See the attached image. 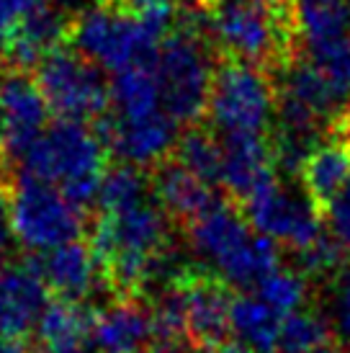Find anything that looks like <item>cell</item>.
<instances>
[{
	"label": "cell",
	"instance_id": "obj_1",
	"mask_svg": "<svg viewBox=\"0 0 350 353\" xmlns=\"http://www.w3.org/2000/svg\"><path fill=\"white\" fill-rule=\"evenodd\" d=\"M175 29V10L132 13L119 6H96L70 26V44L111 75L129 68H155L167 34Z\"/></svg>",
	"mask_w": 350,
	"mask_h": 353
},
{
	"label": "cell",
	"instance_id": "obj_2",
	"mask_svg": "<svg viewBox=\"0 0 350 353\" xmlns=\"http://www.w3.org/2000/svg\"><path fill=\"white\" fill-rule=\"evenodd\" d=\"M206 34L227 59L247 62L273 72L283 70L294 57L291 6L271 0H201Z\"/></svg>",
	"mask_w": 350,
	"mask_h": 353
},
{
	"label": "cell",
	"instance_id": "obj_3",
	"mask_svg": "<svg viewBox=\"0 0 350 353\" xmlns=\"http://www.w3.org/2000/svg\"><path fill=\"white\" fill-rule=\"evenodd\" d=\"M188 245L222 281L255 289L281 265L278 243L260 235L232 201L219 199L209 212L185 225Z\"/></svg>",
	"mask_w": 350,
	"mask_h": 353
},
{
	"label": "cell",
	"instance_id": "obj_4",
	"mask_svg": "<svg viewBox=\"0 0 350 353\" xmlns=\"http://www.w3.org/2000/svg\"><path fill=\"white\" fill-rule=\"evenodd\" d=\"M106 163L108 148L93 124L57 119L31 145L16 173L57 186L78 209L88 212L98 201Z\"/></svg>",
	"mask_w": 350,
	"mask_h": 353
},
{
	"label": "cell",
	"instance_id": "obj_5",
	"mask_svg": "<svg viewBox=\"0 0 350 353\" xmlns=\"http://www.w3.org/2000/svg\"><path fill=\"white\" fill-rule=\"evenodd\" d=\"M214 70V44L206 34L204 8H183L155 62L163 108L183 129L198 124L206 114Z\"/></svg>",
	"mask_w": 350,
	"mask_h": 353
},
{
	"label": "cell",
	"instance_id": "obj_6",
	"mask_svg": "<svg viewBox=\"0 0 350 353\" xmlns=\"http://www.w3.org/2000/svg\"><path fill=\"white\" fill-rule=\"evenodd\" d=\"M276 83L265 70L222 59L206 106V124L216 137H268L276 121Z\"/></svg>",
	"mask_w": 350,
	"mask_h": 353
},
{
	"label": "cell",
	"instance_id": "obj_7",
	"mask_svg": "<svg viewBox=\"0 0 350 353\" xmlns=\"http://www.w3.org/2000/svg\"><path fill=\"white\" fill-rule=\"evenodd\" d=\"M10 225L19 245L39 255L80 240L85 230V212L57 186L16 173L10 188Z\"/></svg>",
	"mask_w": 350,
	"mask_h": 353
},
{
	"label": "cell",
	"instance_id": "obj_8",
	"mask_svg": "<svg viewBox=\"0 0 350 353\" xmlns=\"http://www.w3.org/2000/svg\"><path fill=\"white\" fill-rule=\"evenodd\" d=\"M34 78L57 119L96 124L111 108V83L103 70L72 47H57L41 59Z\"/></svg>",
	"mask_w": 350,
	"mask_h": 353
},
{
	"label": "cell",
	"instance_id": "obj_9",
	"mask_svg": "<svg viewBox=\"0 0 350 353\" xmlns=\"http://www.w3.org/2000/svg\"><path fill=\"white\" fill-rule=\"evenodd\" d=\"M240 209L260 235L286 245L291 253L311 245L325 232L322 212L304 194V188L291 186L278 176L258 188Z\"/></svg>",
	"mask_w": 350,
	"mask_h": 353
},
{
	"label": "cell",
	"instance_id": "obj_10",
	"mask_svg": "<svg viewBox=\"0 0 350 353\" xmlns=\"http://www.w3.org/2000/svg\"><path fill=\"white\" fill-rule=\"evenodd\" d=\"M49 103L31 72L6 70L0 78V157L16 168L49 127Z\"/></svg>",
	"mask_w": 350,
	"mask_h": 353
},
{
	"label": "cell",
	"instance_id": "obj_11",
	"mask_svg": "<svg viewBox=\"0 0 350 353\" xmlns=\"http://www.w3.org/2000/svg\"><path fill=\"white\" fill-rule=\"evenodd\" d=\"M93 127L111 155L142 170H152L173 155L175 142L183 132L167 111H157L145 119H116L106 114Z\"/></svg>",
	"mask_w": 350,
	"mask_h": 353
},
{
	"label": "cell",
	"instance_id": "obj_12",
	"mask_svg": "<svg viewBox=\"0 0 350 353\" xmlns=\"http://www.w3.org/2000/svg\"><path fill=\"white\" fill-rule=\"evenodd\" d=\"M178 281L185 294L191 345H216L232 341L229 310H232L234 296L229 292V284L222 281L214 271L198 268V265L185 268Z\"/></svg>",
	"mask_w": 350,
	"mask_h": 353
},
{
	"label": "cell",
	"instance_id": "obj_13",
	"mask_svg": "<svg viewBox=\"0 0 350 353\" xmlns=\"http://www.w3.org/2000/svg\"><path fill=\"white\" fill-rule=\"evenodd\" d=\"M26 263L41 276V281L49 292L57 294V299L83 304L98 286H106L93 248L83 240L65 243L49 253L29 255Z\"/></svg>",
	"mask_w": 350,
	"mask_h": 353
},
{
	"label": "cell",
	"instance_id": "obj_14",
	"mask_svg": "<svg viewBox=\"0 0 350 353\" xmlns=\"http://www.w3.org/2000/svg\"><path fill=\"white\" fill-rule=\"evenodd\" d=\"M49 304V289L26 261L0 271V338H26Z\"/></svg>",
	"mask_w": 350,
	"mask_h": 353
},
{
	"label": "cell",
	"instance_id": "obj_15",
	"mask_svg": "<svg viewBox=\"0 0 350 353\" xmlns=\"http://www.w3.org/2000/svg\"><path fill=\"white\" fill-rule=\"evenodd\" d=\"M219 142H222L219 186L237 204H245L258 188L278 176L271 137H219Z\"/></svg>",
	"mask_w": 350,
	"mask_h": 353
},
{
	"label": "cell",
	"instance_id": "obj_16",
	"mask_svg": "<svg viewBox=\"0 0 350 353\" xmlns=\"http://www.w3.org/2000/svg\"><path fill=\"white\" fill-rule=\"evenodd\" d=\"M150 181H152V194L157 204L165 209V214L175 225H191L219 201V194L212 183L185 170L173 157L152 168Z\"/></svg>",
	"mask_w": 350,
	"mask_h": 353
},
{
	"label": "cell",
	"instance_id": "obj_17",
	"mask_svg": "<svg viewBox=\"0 0 350 353\" xmlns=\"http://www.w3.org/2000/svg\"><path fill=\"white\" fill-rule=\"evenodd\" d=\"M88 345L96 353H142V348H152V312L136 299H116L93 314Z\"/></svg>",
	"mask_w": 350,
	"mask_h": 353
},
{
	"label": "cell",
	"instance_id": "obj_18",
	"mask_svg": "<svg viewBox=\"0 0 350 353\" xmlns=\"http://www.w3.org/2000/svg\"><path fill=\"white\" fill-rule=\"evenodd\" d=\"M304 194L314 201L322 214L350 181V139L338 127L311 150L299 168Z\"/></svg>",
	"mask_w": 350,
	"mask_h": 353
},
{
	"label": "cell",
	"instance_id": "obj_19",
	"mask_svg": "<svg viewBox=\"0 0 350 353\" xmlns=\"http://www.w3.org/2000/svg\"><path fill=\"white\" fill-rule=\"evenodd\" d=\"M68 21V16L59 13L47 0L41 8H37L21 23L19 31L13 34V39L8 41L6 54H3L6 68L21 70V72L37 70V65L47 57L49 52L62 47V39L70 34Z\"/></svg>",
	"mask_w": 350,
	"mask_h": 353
},
{
	"label": "cell",
	"instance_id": "obj_20",
	"mask_svg": "<svg viewBox=\"0 0 350 353\" xmlns=\"http://www.w3.org/2000/svg\"><path fill=\"white\" fill-rule=\"evenodd\" d=\"M291 19L304 50L350 37V0H291Z\"/></svg>",
	"mask_w": 350,
	"mask_h": 353
},
{
	"label": "cell",
	"instance_id": "obj_21",
	"mask_svg": "<svg viewBox=\"0 0 350 353\" xmlns=\"http://www.w3.org/2000/svg\"><path fill=\"white\" fill-rule=\"evenodd\" d=\"M283 317L258 294H240L232 299L229 330L232 341L243 343L253 353H276Z\"/></svg>",
	"mask_w": 350,
	"mask_h": 353
},
{
	"label": "cell",
	"instance_id": "obj_22",
	"mask_svg": "<svg viewBox=\"0 0 350 353\" xmlns=\"http://www.w3.org/2000/svg\"><path fill=\"white\" fill-rule=\"evenodd\" d=\"M163 108L155 68H129L111 75V108L116 119H145Z\"/></svg>",
	"mask_w": 350,
	"mask_h": 353
},
{
	"label": "cell",
	"instance_id": "obj_23",
	"mask_svg": "<svg viewBox=\"0 0 350 353\" xmlns=\"http://www.w3.org/2000/svg\"><path fill=\"white\" fill-rule=\"evenodd\" d=\"M93 314L85 304L68 299H49L47 310L37 323V338L41 345L57 348H83L90 335Z\"/></svg>",
	"mask_w": 350,
	"mask_h": 353
},
{
	"label": "cell",
	"instance_id": "obj_24",
	"mask_svg": "<svg viewBox=\"0 0 350 353\" xmlns=\"http://www.w3.org/2000/svg\"><path fill=\"white\" fill-rule=\"evenodd\" d=\"M175 163H181L185 170L204 178L206 183L219 186L222 178V142L209 124H191L181 132L170 155Z\"/></svg>",
	"mask_w": 350,
	"mask_h": 353
},
{
	"label": "cell",
	"instance_id": "obj_25",
	"mask_svg": "<svg viewBox=\"0 0 350 353\" xmlns=\"http://www.w3.org/2000/svg\"><path fill=\"white\" fill-rule=\"evenodd\" d=\"M348 253H350L348 248L342 245L340 240L327 230L311 245L294 253V268L299 274L307 276L309 281H325V284H330L332 279L348 265L350 261Z\"/></svg>",
	"mask_w": 350,
	"mask_h": 353
},
{
	"label": "cell",
	"instance_id": "obj_26",
	"mask_svg": "<svg viewBox=\"0 0 350 353\" xmlns=\"http://www.w3.org/2000/svg\"><path fill=\"white\" fill-rule=\"evenodd\" d=\"M330 338L332 333L325 314L304 307L299 312L283 317L276 353H314L330 343Z\"/></svg>",
	"mask_w": 350,
	"mask_h": 353
},
{
	"label": "cell",
	"instance_id": "obj_27",
	"mask_svg": "<svg viewBox=\"0 0 350 353\" xmlns=\"http://www.w3.org/2000/svg\"><path fill=\"white\" fill-rule=\"evenodd\" d=\"M253 292L281 317H286V314L304 310V304L309 299V279L299 274L296 268L278 265L273 274H268L255 286Z\"/></svg>",
	"mask_w": 350,
	"mask_h": 353
},
{
	"label": "cell",
	"instance_id": "obj_28",
	"mask_svg": "<svg viewBox=\"0 0 350 353\" xmlns=\"http://www.w3.org/2000/svg\"><path fill=\"white\" fill-rule=\"evenodd\" d=\"M304 57L325 75V80L340 96L342 103L350 106V37L330 41L325 47L304 50Z\"/></svg>",
	"mask_w": 350,
	"mask_h": 353
},
{
	"label": "cell",
	"instance_id": "obj_29",
	"mask_svg": "<svg viewBox=\"0 0 350 353\" xmlns=\"http://www.w3.org/2000/svg\"><path fill=\"white\" fill-rule=\"evenodd\" d=\"M327 286V304L322 314L330 325L332 338L350 351V261Z\"/></svg>",
	"mask_w": 350,
	"mask_h": 353
},
{
	"label": "cell",
	"instance_id": "obj_30",
	"mask_svg": "<svg viewBox=\"0 0 350 353\" xmlns=\"http://www.w3.org/2000/svg\"><path fill=\"white\" fill-rule=\"evenodd\" d=\"M47 0H0V59L6 54L8 41L19 26L29 19L37 8H41Z\"/></svg>",
	"mask_w": 350,
	"mask_h": 353
},
{
	"label": "cell",
	"instance_id": "obj_31",
	"mask_svg": "<svg viewBox=\"0 0 350 353\" xmlns=\"http://www.w3.org/2000/svg\"><path fill=\"white\" fill-rule=\"evenodd\" d=\"M325 219H327V227H330L332 235L350 250V181L348 186L335 196V201L327 206Z\"/></svg>",
	"mask_w": 350,
	"mask_h": 353
},
{
	"label": "cell",
	"instance_id": "obj_32",
	"mask_svg": "<svg viewBox=\"0 0 350 353\" xmlns=\"http://www.w3.org/2000/svg\"><path fill=\"white\" fill-rule=\"evenodd\" d=\"M19 240L13 235V225H10V188L0 183V271L6 268V261L13 253V245Z\"/></svg>",
	"mask_w": 350,
	"mask_h": 353
},
{
	"label": "cell",
	"instance_id": "obj_33",
	"mask_svg": "<svg viewBox=\"0 0 350 353\" xmlns=\"http://www.w3.org/2000/svg\"><path fill=\"white\" fill-rule=\"evenodd\" d=\"M175 353H253L250 348H245L243 343H237V341H224V343H216V345H185L181 351Z\"/></svg>",
	"mask_w": 350,
	"mask_h": 353
},
{
	"label": "cell",
	"instance_id": "obj_34",
	"mask_svg": "<svg viewBox=\"0 0 350 353\" xmlns=\"http://www.w3.org/2000/svg\"><path fill=\"white\" fill-rule=\"evenodd\" d=\"M49 3H52L59 13H65L68 19H78V16H83L85 10L101 6L98 0H49Z\"/></svg>",
	"mask_w": 350,
	"mask_h": 353
},
{
	"label": "cell",
	"instance_id": "obj_35",
	"mask_svg": "<svg viewBox=\"0 0 350 353\" xmlns=\"http://www.w3.org/2000/svg\"><path fill=\"white\" fill-rule=\"evenodd\" d=\"M127 10L132 13H147V10H163V8H173L178 0H121Z\"/></svg>",
	"mask_w": 350,
	"mask_h": 353
},
{
	"label": "cell",
	"instance_id": "obj_36",
	"mask_svg": "<svg viewBox=\"0 0 350 353\" xmlns=\"http://www.w3.org/2000/svg\"><path fill=\"white\" fill-rule=\"evenodd\" d=\"M0 353H31L26 338H0Z\"/></svg>",
	"mask_w": 350,
	"mask_h": 353
},
{
	"label": "cell",
	"instance_id": "obj_37",
	"mask_svg": "<svg viewBox=\"0 0 350 353\" xmlns=\"http://www.w3.org/2000/svg\"><path fill=\"white\" fill-rule=\"evenodd\" d=\"M31 353H85L83 348H57V345H37L31 348Z\"/></svg>",
	"mask_w": 350,
	"mask_h": 353
},
{
	"label": "cell",
	"instance_id": "obj_38",
	"mask_svg": "<svg viewBox=\"0 0 350 353\" xmlns=\"http://www.w3.org/2000/svg\"><path fill=\"white\" fill-rule=\"evenodd\" d=\"M340 129H342V134L350 139V106H348V111H345V117H342V121H340Z\"/></svg>",
	"mask_w": 350,
	"mask_h": 353
},
{
	"label": "cell",
	"instance_id": "obj_39",
	"mask_svg": "<svg viewBox=\"0 0 350 353\" xmlns=\"http://www.w3.org/2000/svg\"><path fill=\"white\" fill-rule=\"evenodd\" d=\"M314 353H342V351L338 348V345H330V343H327V345H322L320 351H314Z\"/></svg>",
	"mask_w": 350,
	"mask_h": 353
},
{
	"label": "cell",
	"instance_id": "obj_40",
	"mask_svg": "<svg viewBox=\"0 0 350 353\" xmlns=\"http://www.w3.org/2000/svg\"><path fill=\"white\" fill-rule=\"evenodd\" d=\"M271 3H276V6H291V0H271Z\"/></svg>",
	"mask_w": 350,
	"mask_h": 353
},
{
	"label": "cell",
	"instance_id": "obj_41",
	"mask_svg": "<svg viewBox=\"0 0 350 353\" xmlns=\"http://www.w3.org/2000/svg\"><path fill=\"white\" fill-rule=\"evenodd\" d=\"M0 160H3V157H0Z\"/></svg>",
	"mask_w": 350,
	"mask_h": 353
}]
</instances>
